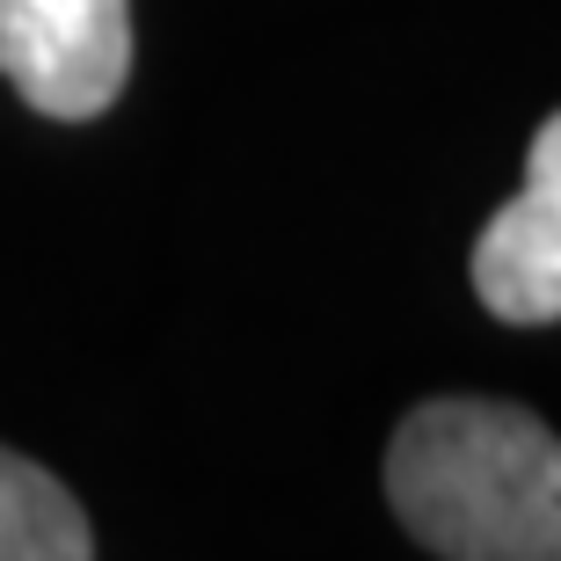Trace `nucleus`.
I'll list each match as a JSON object with an SVG mask.
<instances>
[{"label": "nucleus", "instance_id": "obj_1", "mask_svg": "<svg viewBox=\"0 0 561 561\" xmlns=\"http://www.w3.org/2000/svg\"><path fill=\"white\" fill-rule=\"evenodd\" d=\"M387 503L445 561H561V437L518 401H416L387 445Z\"/></svg>", "mask_w": 561, "mask_h": 561}, {"label": "nucleus", "instance_id": "obj_3", "mask_svg": "<svg viewBox=\"0 0 561 561\" xmlns=\"http://www.w3.org/2000/svg\"><path fill=\"white\" fill-rule=\"evenodd\" d=\"M474 291L511 329L561 321V110L533 131L525 190L481 227L474 241Z\"/></svg>", "mask_w": 561, "mask_h": 561}, {"label": "nucleus", "instance_id": "obj_4", "mask_svg": "<svg viewBox=\"0 0 561 561\" xmlns=\"http://www.w3.org/2000/svg\"><path fill=\"white\" fill-rule=\"evenodd\" d=\"M95 533L66 481L0 445V561H88Z\"/></svg>", "mask_w": 561, "mask_h": 561}, {"label": "nucleus", "instance_id": "obj_2", "mask_svg": "<svg viewBox=\"0 0 561 561\" xmlns=\"http://www.w3.org/2000/svg\"><path fill=\"white\" fill-rule=\"evenodd\" d=\"M0 81L37 117H103L131 81V0H0Z\"/></svg>", "mask_w": 561, "mask_h": 561}]
</instances>
